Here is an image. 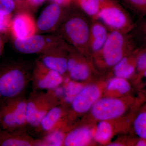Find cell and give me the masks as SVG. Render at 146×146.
<instances>
[{"instance_id": "obj_1", "label": "cell", "mask_w": 146, "mask_h": 146, "mask_svg": "<svg viewBox=\"0 0 146 146\" xmlns=\"http://www.w3.org/2000/svg\"><path fill=\"white\" fill-rule=\"evenodd\" d=\"M92 19L74 3L68 7L63 22L53 33L84 56L90 55L89 42Z\"/></svg>"}, {"instance_id": "obj_2", "label": "cell", "mask_w": 146, "mask_h": 146, "mask_svg": "<svg viewBox=\"0 0 146 146\" xmlns=\"http://www.w3.org/2000/svg\"><path fill=\"white\" fill-rule=\"evenodd\" d=\"M33 65L22 60L0 63V105L25 94L31 83Z\"/></svg>"}, {"instance_id": "obj_3", "label": "cell", "mask_w": 146, "mask_h": 146, "mask_svg": "<svg viewBox=\"0 0 146 146\" xmlns=\"http://www.w3.org/2000/svg\"><path fill=\"white\" fill-rule=\"evenodd\" d=\"M137 47L129 33L110 31L103 46L93 56L97 61H101L104 67L113 68Z\"/></svg>"}, {"instance_id": "obj_4", "label": "cell", "mask_w": 146, "mask_h": 146, "mask_svg": "<svg viewBox=\"0 0 146 146\" xmlns=\"http://www.w3.org/2000/svg\"><path fill=\"white\" fill-rule=\"evenodd\" d=\"M61 102L55 90L46 92L32 90L27 100V121L29 133L39 125L42 118L51 109Z\"/></svg>"}, {"instance_id": "obj_5", "label": "cell", "mask_w": 146, "mask_h": 146, "mask_svg": "<svg viewBox=\"0 0 146 146\" xmlns=\"http://www.w3.org/2000/svg\"><path fill=\"white\" fill-rule=\"evenodd\" d=\"M96 20L101 22L110 31L126 34L130 33L136 25L129 13L118 0H102Z\"/></svg>"}, {"instance_id": "obj_6", "label": "cell", "mask_w": 146, "mask_h": 146, "mask_svg": "<svg viewBox=\"0 0 146 146\" xmlns=\"http://www.w3.org/2000/svg\"><path fill=\"white\" fill-rule=\"evenodd\" d=\"M27 100V97L24 94L0 105L1 129L10 131L26 129L28 131L26 117Z\"/></svg>"}, {"instance_id": "obj_7", "label": "cell", "mask_w": 146, "mask_h": 146, "mask_svg": "<svg viewBox=\"0 0 146 146\" xmlns=\"http://www.w3.org/2000/svg\"><path fill=\"white\" fill-rule=\"evenodd\" d=\"M64 41L53 34H36L27 39L13 38V45L18 52L23 54H41Z\"/></svg>"}, {"instance_id": "obj_8", "label": "cell", "mask_w": 146, "mask_h": 146, "mask_svg": "<svg viewBox=\"0 0 146 146\" xmlns=\"http://www.w3.org/2000/svg\"><path fill=\"white\" fill-rule=\"evenodd\" d=\"M66 115L65 108L60 104L51 109L30 133L35 138H42L58 131L64 130L67 123Z\"/></svg>"}, {"instance_id": "obj_9", "label": "cell", "mask_w": 146, "mask_h": 146, "mask_svg": "<svg viewBox=\"0 0 146 146\" xmlns=\"http://www.w3.org/2000/svg\"><path fill=\"white\" fill-rule=\"evenodd\" d=\"M64 80L60 74L47 68L37 59L33 63L31 79L32 90H55L62 84Z\"/></svg>"}, {"instance_id": "obj_10", "label": "cell", "mask_w": 146, "mask_h": 146, "mask_svg": "<svg viewBox=\"0 0 146 146\" xmlns=\"http://www.w3.org/2000/svg\"><path fill=\"white\" fill-rule=\"evenodd\" d=\"M68 7L52 2L47 5L36 21V34L52 33L55 31L63 22Z\"/></svg>"}, {"instance_id": "obj_11", "label": "cell", "mask_w": 146, "mask_h": 146, "mask_svg": "<svg viewBox=\"0 0 146 146\" xmlns=\"http://www.w3.org/2000/svg\"><path fill=\"white\" fill-rule=\"evenodd\" d=\"M69 48V44L63 41L56 46L39 54L37 59L47 68L65 77L67 75Z\"/></svg>"}, {"instance_id": "obj_12", "label": "cell", "mask_w": 146, "mask_h": 146, "mask_svg": "<svg viewBox=\"0 0 146 146\" xmlns=\"http://www.w3.org/2000/svg\"><path fill=\"white\" fill-rule=\"evenodd\" d=\"M0 146H45V143L26 129L10 131L0 128Z\"/></svg>"}, {"instance_id": "obj_13", "label": "cell", "mask_w": 146, "mask_h": 146, "mask_svg": "<svg viewBox=\"0 0 146 146\" xmlns=\"http://www.w3.org/2000/svg\"><path fill=\"white\" fill-rule=\"evenodd\" d=\"M10 31L14 39H27L36 34V21L29 11L17 12L12 18Z\"/></svg>"}, {"instance_id": "obj_14", "label": "cell", "mask_w": 146, "mask_h": 146, "mask_svg": "<svg viewBox=\"0 0 146 146\" xmlns=\"http://www.w3.org/2000/svg\"><path fill=\"white\" fill-rule=\"evenodd\" d=\"M84 56L69 44L67 75L76 81H83L89 78L91 69L84 59Z\"/></svg>"}, {"instance_id": "obj_15", "label": "cell", "mask_w": 146, "mask_h": 146, "mask_svg": "<svg viewBox=\"0 0 146 146\" xmlns=\"http://www.w3.org/2000/svg\"><path fill=\"white\" fill-rule=\"evenodd\" d=\"M125 110V105L120 100L103 98L98 100L92 108V114L98 119L104 121L117 117Z\"/></svg>"}, {"instance_id": "obj_16", "label": "cell", "mask_w": 146, "mask_h": 146, "mask_svg": "<svg viewBox=\"0 0 146 146\" xmlns=\"http://www.w3.org/2000/svg\"><path fill=\"white\" fill-rule=\"evenodd\" d=\"M100 95L99 88L96 85L83 87L71 102L73 112L76 114L87 112L99 100Z\"/></svg>"}, {"instance_id": "obj_17", "label": "cell", "mask_w": 146, "mask_h": 146, "mask_svg": "<svg viewBox=\"0 0 146 146\" xmlns=\"http://www.w3.org/2000/svg\"><path fill=\"white\" fill-rule=\"evenodd\" d=\"M109 31L98 20H92L89 42V54L93 55L102 48L107 40Z\"/></svg>"}, {"instance_id": "obj_18", "label": "cell", "mask_w": 146, "mask_h": 146, "mask_svg": "<svg viewBox=\"0 0 146 146\" xmlns=\"http://www.w3.org/2000/svg\"><path fill=\"white\" fill-rule=\"evenodd\" d=\"M91 130L86 127H80L70 131L65 135L63 146H83L90 143Z\"/></svg>"}, {"instance_id": "obj_19", "label": "cell", "mask_w": 146, "mask_h": 146, "mask_svg": "<svg viewBox=\"0 0 146 146\" xmlns=\"http://www.w3.org/2000/svg\"><path fill=\"white\" fill-rule=\"evenodd\" d=\"M136 49L133 52L123 58L112 68L115 76L127 79L134 74L136 70Z\"/></svg>"}, {"instance_id": "obj_20", "label": "cell", "mask_w": 146, "mask_h": 146, "mask_svg": "<svg viewBox=\"0 0 146 146\" xmlns=\"http://www.w3.org/2000/svg\"><path fill=\"white\" fill-rule=\"evenodd\" d=\"M102 0H74V3L92 20H96Z\"/></svg>"}, {"instance_id": "obj_21", "label": "cell", "mask_w": 146, "mask_h": 146, "mask_svg": "<svg viewBox=\"0 0 146 146\" xmlns=\"http://www.w3.org/2000/svg\"><path fill=\"white\" fill-rule=\"evenodd\" d=\"M129 34L137 47H146V18H142L136 23Z\"/></svg>"}, {"instance_id": "obj_22", "label": "cell", "mask_w": 146, "mask_h": 146, "mask_svg": "<svg viewBox=\"0 0 146 146\" xmlns=\"http://www.w3.org/2000/svg\"><path fill=\"white\" fill-rule=\"evenodd\" d=\"M125 7L142 17L146 16V0H120Z\"/></svg>"}, {"instance_id": "obj_23", "label": "cell", "mask_w": 146, "mask_h": 146, "mask_svg": "<svg viewBox=\"0 0 146 146\" xmlns=\"http://www.w3.org/2000/svg\"><path fill=\"white\" fill-rule=\"evenodd\" d=\"M134 131L139 138L146 139V110L136 116L133 123Z\"/></svg>"}, {"instance_id": "obj_24", "label": "cell", "mask_w": 146, "mask_h": 146, "mask_svg": "<svg viewBox=\"0 0 146 146\" xmlns=\"http://www.w3.org/2000/svg\"><path fill=\"white\" fill-rule=\"evenodd\" d=\"M112 134V129L109 123L101 122L99 123L95 133V139L100 143H104L110 139Z\"/></svg>"}, {"instance_id": "obj_25", "label": "cell", "mask_w": 146, "mask_h": 146, "mask_svg": "<svg viewBox=\"0 0 146 146\" xmlns=\"http://www.w3.org/2000/svg\"><path fill=\"white\" fill-rule=\"evenodd\" d=\"M125 79L117 77L112 78L108 84L107 89L109 90L117 91L121 94L127 93L130 90L131 86Z\"/></svg>"}, {"instance_id": "obj_26", "label": "cell", "mask_w": 146, "mask_h": 146, "mask_svg": "<svg viewBox=\"0 0 146 146\" xmlns=\"http://www.w3.org/2000/svg\"><path fill=\"white\" fill-rule=\"evenodd\" d=\"M136 70L139 72L146 70V47L136 49Z\"/></svg>"}, {"instance_id": "obj_27", "label": "cell", "mask_w": 146, "mask_h": 146, "mask_svg": "<svg viewBox=\"0 0 146 146\" xmlns=\"http://www.w3.org/2000/svg\"><path fill=\"white\" fill-rule=\"evenodd\" d=\"M16 11L17 6L13 0H0V13L11 14Z\"/></svg>"}, {"instance_id": "obj_28", "label": "cell", "mask_w": 146, "mask_h": 146, "mask_svg": "<svg viewBox=\"0 0 146 146\" xmlns=\"http://www.w3.org/2000/svg\"><path fill=\"white\" fill-rule=\"evenodd\" d=\"M12 18L11 14L0 13V34H4L10 31Z\"/></svg>"}, {"instance_id": "obj_29", "label": "cell", "mask_w": 146, "mask_h": 146, "mask_svg": "<svg viewBox=\"0 0 146 146\" xmlns=\"http://www.w3.org/2000/svg\"><path fill=\"white\" fill-rule=\"evenodd\" d=\"M82 88V85L74 81L70 82L68 84L67 88L68 96L74 97L81 91Z\"/></svg>"}, {"instance_id": "obj_30", "label": "cell", "mask_w": 146, "mask_h": 146, "mask_svg": "<svg viewBox=\"0 0 146 146\" xmlns=\"http://www.w3.org/2000/svg\"><path fill=\"white\" fill-rule=\"evenodd\" d=\"M16 3L17 6V12L21 11H27L29 12L33 11L30 5L28 0H13Z\"/></svg>"}, {"instance_id": "obj_31", "label": "cell", "mask_w": 146, "mask_h": 146, "mask_svg": "<svg viewBox=\"0 0 146 146\" xmlns=\"http://www.w3.org/2000/svg\"><path fill=\"white\" fill-rule=\"evenodd\" d=\"M51 2L55 3L63 7H68L74 4V0H50Z\"/></svg>"}, {"instance_id": "obj_32", "label": "cell", "mask_w": 146, "mask_h": 146, "mask_svg": "<svg viewBox=\"0 0 146 146\" xmlns=\"http://www.w3.org/2000/svg\"><path fill=\"white\" fill-rule=\"evenodd\" d=\"M47 0H28L33 10H35L38 7L43 4Z\"/></svg>"}, {"instance_id": "obj_33", "label": "cell", "mask_w": 146, "mask_h": 146, "mask_svg": "<svg viewBox=\"0 0 146 146\" xmlns=\"http://www.w3.org/2000/svg\"><path fill=\"white\" fill-rule=\"evenodd\" d=\"M5 44V40L3 37L2 35L0 34V58L2 55L3 52Z\"/></svg>"}, {"instance_id": "obj_34", "label": "cell", "mask_w": 146, "mask_h": 146, "mask_svg": "<svg viewBox=\"0 0 146 146\" xmlns=\"http://www.w3.org/2000/svg\"><path fill=\"white\" fill-rule=\"evenodd\" d=\"M141 76L146 79V70L140 72Z\"/></svg>"}, {"instance_id": "obj_35", "label": "cell", "mask_w": 146, "mask_h": 146, "mask_svg": "<svg viewBox=\"0 0 146 146\" xmlns=\"http://www.w3.org/2000/svg\"><path fill=\"white\" fill-rule=\"evenodd\" d=\"M109 146H122L121 144L117 143H113L110 144Z\"/></svg>"}]
</instances>
